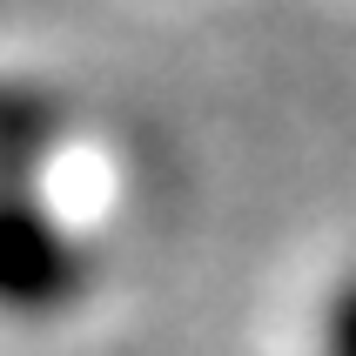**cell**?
Listing matches in <instances>:
<instances>
[{
  "instance_id": "cell-1",
  "label": "cell",
  "mask_w": 356,
  "mask_h": 356,
  "mask_svg": "<svg viewBox=\"0 0 356 356\" xmlns=\"http://www.w3.org/2000/svg\"><path fill=\"white\" fill-rule=\"evenodd\" d=\"M88 242L34 195V188H0V316L47 323L67 316L88 296Z\"/></svg>"
},
{
  "instance_id": "cell-2",
  "label": "cell",
  "mask_w": 356,
  "mask_h": 356,
  "mask_svg": "<svg viewBox=\"0 0 356 356\" xmlns=\"http://www.w3.org/2000/svg\"><path fill=\"white\" fill-rule=\"evenodd\" d=\"M60 128H67V115L47 88L0 81V188H27V175L54 155Z\"/></svg>"
},
{
  "instance_id": "cell-3",
  "label": "cell",
  "mask_w": 356,
  "mask_h": 356,
  "mask_svg": "<svg viewBox=\"0 0 356 356\" xmlns=\"http://www.w3.org/2000/svg\"><path fill=\"white\" fill-rule=\"evenodd\" d=\"M316 356H356V276H343L323 302V330H316Z\"/></svg>"
}]
</instances>
